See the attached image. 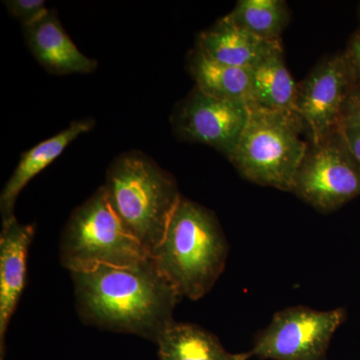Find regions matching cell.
<instances>
[{
	"label": "cell",
	"mask_w": 360,
	"mask_h": 360,
	"mask_svg": "<svg viewBox=\"0 0 360 360\" xmlns=\"http://www.w3.org/2000/svg\"><path fill=\"white\" fill-rule=\"evenodd\" d=\"M71 274L78 314L86 323L158 343L174 322L182 296L151 257L129 266L101 265Z\"/></svg>",
	"instance_id": "cell-1"
},
{
	"label": "cell",
	"mask_w": 360,
	"mask_h": 360,
	"mask_svg": "<svg viewBox=\"0 0 360 360\" xmlns=\"http://www.w3.org/2000/svg\"><path fill=\"white\" fill-rule=\"evenodd\" d=\"M229 253L214 212L181 196L151 258L182 297L198 300L221 276Z\"/></svg>",
	"instance_id": "cell-2"
},
{
	"label": "cell",
	"mask_w": 360,
	"mask_h": 360,
	"mask_svg": "<svg viewBox=\"0 0 360 360\" xmlns=\"http://www.w3.org/2000/svg\"><path fill=\"white\" fill-rule=\"evenodd\" d=\"M103 187L124 229L151 257L181 198L174 176L141 151H129L112 161Z\"/></svg>",
	"instance_id": "cell-3"
},
{
	"label": "cell",
	"mask_w": 360,
	"mask_h": 360,
	"mask_svg": "<svg viewBox=\"0 0 360 360\" xmlns=\"http://www.w3.org/2000/svg\"><path fill=\"white\" fill-rule=\"evenodd\" d=\"M250 110L245 129L229 160L248 181L290 193L296 172L309 148L303 137L309 136L305 123L295 110Z\"/></svg>",
	"instance_id": "cell-4"
},
{
	"label": "cell",
	"mask_w": 360,
	"mask_h": 360,
	"mask_svg": "<svg viewBox=\"0 0 360 360\" xmlns=\"http://www.w3.org/2000/svg\"><path fill=\"white\" fill-rule=\"evenodd\" d=\"M148 257L118 219L103 186L72 212L61 238L60 262L71 274L129 266Z\"/></svg>",
	"instance_id": "cell-5"
},
{
	"label": "cell",
	"mask_w": 360,
	"mask_h": 360,
	"mask_svg": "<svg viewBox=\"0 0 360 360\" xmlns=\"http://www.w3.org/2000/svg\"><path fill=\"white\" fill-rule=\"evenodd\" d=\"M347 319L345 309L297 305L279 310L257 333L250 352L262 360H328L331 340Z\"/></svg>",
	"instance_id": "cell-6"
},
{
	"label": "cell",
	"mask_w": 360,
	"mask_h": 360,
	"mask_svg": "<svg viewBox=\"0 0 360 360\" xmlns=\"http://www.w3.org/2000/svg\"><path fill=\"white\" fill-rule=\"evenodd\" d=\"M290 193L321 213L335 212L360 196V167L340 129L310 143Z\"/></svg>",
	"instance_id": "cell-7"
},
{
	"label": "cell",
	"mask_w": 360,
	"mask_h": 360,
	"mask_svg": "<svg viewBox=\"0 0 360 360\" xmlns=\"http://www.w3.org/2000/svg\"><path fill=\"white\" fill-rule=\"evenodd\" d=\"M250 108L215 98L194 87L172 115L175 134L182 141L205 144L229 158L243 134Z\"/></svg>",
	"instance_id": "cell-8"
},
{
	"label": "cell",
	"mask_w": 360,
	"mask_h": 360,
	"mask_svg": "<svg viewBox=\"0 0 360 360\" xmlns=\"http://www.w3.org/2000/svg\"><path fill=\"white\" fill-rule=\"evenodd\" d=\"M352 86L354 79L343 52L322 60L298 84L295 111L305 123L310 143H319L338 129Z\"/></svg>",
	"instance_id": "cell-9"
},
{
	"label": "cell",
	"mask_w": 360,
	"mask_h": 360,
	"mask_svg": "<svg viewBox=\"0 0 360 360\" xmlns=\"http://www.w3.org/2000/svg\"><path fill=\"white\" fill-rule=\"evenodd\" d=\"M35 233L32 224H21L15 217L2 220L0 233V360L6 352L9 321L25 285L28 248Z\"/></svg>",
	"instance_id": "cell-10"
},
{
	"label": "cell",
	"mask_w": 360,
	"mask_h": 360,
	"mask_svg": "<svg viewBox=\"0 0 360 360\" xmlns=\"http://www.w3.org/2000/svg\"><path fill=\"white\" fill-rule=\"evenodd\" d=\"M26 44L40 65L53 75L94 72L97 61L85 56L65 32L56 11L23 28Z\"/></svg>",
	"instance_id": "cell-11"
},
{
	"label": "cell",
	"mask_w": 360,
	"mask_h": 360,
	"mask_svg": "<svg viewBox=\"0 0 360 360\" xmlns=\"http://www.w3.org/2000/svg\"><path fill=\"white\" fill-rule=\"evenodd\" d=\"M195 46L224 65L252 70L281 47V44L257 39L232 22L226 15L200 32Z\"/></svg>",
	"instance_id": "cell-12"
},
{
	"label": "cell",
	"mask_w": 360,
	"mask_h": 360,
	"mask_svg": "<svg viewBox=\"0 0 360 360\" xmlns=\"http://www.w3.org/2000/svg\"><path fill=\"white\" fill-rule=\"evenodd\" d=\"M94 125L96 120L91 118L72 122L68 129L40 142L21 155L18 167L4 186L0 195L2 220L14 217V205L26 184L59 158L71 142L75 141L80 135L90 131Z\"/></svg>",
	"instance_id": "cell-13"
},
{
	"label": "cell",
	"mask_w": 360,
	"mask_h": 360,
	"mask_svg": "<svg viewBox=\"0 0 360 360\" xmlns=\"http://www.w3.org/2000/svg\"><path fill=\"white\" fill-rule=\"evenodd\" d=\"M187 63L195 87L201 91L215 98L245 103L250 108L251 70L224 65L196 46L189 53Z\"/></svg>",
	"instance_id": "cell-14"
},
{
	"label": "cell",
	"mask_w": 360,
	"mask_h": 360,
	"mask_svg": "<svg viewBox=\"0 0 360 360\" xmlns=\"http://www.w3.org/2000/svg\"><path fill=\"white\" fill-rule=\"evenodd\" d=\"M160 360H248L250 352L232 354L219 338L196 324L174 321L158 340Z\"/></svg>",
	"instance_id": "cell-15"
},
{
	"label": "cell",
	"mask_w": 360,
	"mask_h": 360,
	"mask_svg": "<svg viewBox=\"0 0 360 360\" xmlns=\"http://www.w3.org/2000/svg\"><path fill=\"white\" fill-rule=\"evenodd\" d=\"M298 84L284 61L283 47L251 70L250 108L295 110Z\"/></svg>",
	"instance_id": "cell-16"
},
{
	"label": "cell",
	"mask_w": 360,
	"mask_h": 360,
	"mask_svg": "<svg viewBox=\"0 0 360 360\" xmlns=\"http://www.w3.org/2000/svg\"><path fill=\"white\" fill-rule=\"evenodd\" d=\"M227 16L257 39L281 44V35L290 21V11L283 0H240Z\"/></svg>",
	"instance_id": "cell-17"
},
{
	"label": "cell",
	"mask_w": 360,
	"mask_h": 360,
	"mask_svg": "<svg viewBox=\"0 0 360 360\" xmlns=\"http://www.w3.org/2000/svg\"><path fill=\"white\" fill-rule=\"evenodd\" d=\"M7 11L25 28L33 25L49 13L44 0H6Z\"/></svg>",
	"instance_id": "cell-18"
},
{
	"label": "cell",
	"mask_w": 360,
	"mask_h": 360,
	"mask_svg": "<svg viewBox=\"0 0 360 360\" xmlns=\"http://www.w3.org/2000/svg\"><path fill=\"white\" fill-rule=\"evenodd\" d=\"M345 124H360V84L352 86L343 106L340 127Z\"/></svg>",
	"instance_id": "cell-19"
},
{
	"label": "cell",
	"mask_w": 360,
	"mask_h": 360,
	"mask_svg": "<svg viewBox=\"0 0 360 360\" xmlns=\"http://www.w3.org/2000/svg\"><path fill=\"white\" fill-rule=\"evenodd\" d=\"M347 58L354 85L360 84V28L352 35L347 51L343 52Z\"/></svg>",
	"instance_id": "cell-20"
},
{
	"label": "cell",
	"mask_w": 360,
	"mask_h": 360,
	"mask_svg": "<svg viewBox=\"0 0 360 360\" xmlns=\"http://www.w3.org/2000/svg\"><path fill=\"white\" fill-rule=\"evenodd\" d=\"M350 153L360 167V124H345L338 127Z\"/></svg>",
	"instance_id": "cell-21"
},
{
	"label": "cell",
	"mask_w": 360,
	"mask_h": 360,
	"mask_svg": "<svg viewBox=\"0 0 360 360\" xmlns=\"http://www.w3.org/2000/svg\"><path fill=\"white\" fill-rule=\"evenodd\" d=\"M359 18H360V6H359Z\"/></svg>",
	"instance_id": "cell-22"
}]
</instances>
